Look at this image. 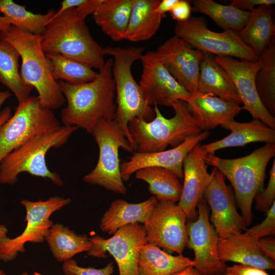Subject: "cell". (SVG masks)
Segmentation results:
<instances>
[{"mask_svg":"<svg viewBox=\"0 0 275 275\" xmlns=\"http://www.w3.org/2000/svg\"><path fill=\"white\" fill-rule=\"evenodd\" d=\"M144 48L140 46L104 48L105 56L113 58L112 73L117 94L114 120L124 132L134 151V145L128 131V123L135 118L150 121L155 117L153 108L144 98L140 85L131 72L132 65L136 61L140 60Z\"/></svg>","mask_w":275,"mask_h":275,"instance_id":"5b68a950","label":"cell"},{"mask_svg":"<svg viewBox=\"0 0 275 275\" xmlns=\"http://www.w3.org/2000/svg\"><path fill=\"white\" fill-rule=\"evenodd\" d=\"M198 92L216 96L238 105L242 104L228 74L216 63L214 56L208 53L202 52Z\"/></svg>","mask_w":275,"mask_h":275,"instance_id":"cb8c5ba5","label":"cell"},{"mask_svg":"<svg viewBox=\"0 0 275 275\" xmlns=\"http://www.w3.org/2000/svg\"><path fill=\"white\" fill-rule=\"evenodd\" d=\"M218 255L224 262H234L261 269H273L274 261L264 256L255 240L246 233L232 234L226 238H218Z\"/></svg>","mask_w":275,"mask_h":275,"instance_id":"603a6c76","label":"cell"},{"mask_svg":"<svg viewBox=\"0 0 275 275\" xmlns=\"http://www.w3.org/2000/svg\"><path fill=\"white\" fill-rule=\"evenodd\" d=\"M193 10V7L189 1L178 0L170 13L173 19L177 22H183L191 17Z\"/></svg>","mask_w":275,"mask_h":275,"instance_id":"ab89813d","label":"cell"},{"mask_svg":"<svg viewBox=\"0 0 275 275\" xmlns=\"http://www.w3.org/2000/svg\"><path fill=\"white\" fill-rule=\"evenodd\" d=\"M78 128L62 125L58 129L34 138L8 154L0 163V183L13 184L21 173L49 179L62 186L60 175L47 167L45 157L52 148H58L67 143Z\"/></svg>","mask_w":275,"mask_h":275,"instance_id":"52a82bcc","label":"cell"},{"mask_svg":"<svg viewBox=\"0 0 275 275\" xmlns=\"http://www.w3.org/2000/svg\"><path fill=\"white\" fill-rule=\"evenodd\" d=\"M0 12L8 24L21 31L40 36L56 13L50 9L45 14L32 13L11 0H0Z\"/></svg>","mask_w":275,"mask_h":275,"instance_id":"d6a6232c","label":"cell"},{"mask_svg":"<svg viewBox=\"0 0 275 275\" xmlns=\"http://www.w3.org/2000/svg\"><path fill=\"white\" fill-rule=\"evenodd\" d=\"M12 116L11 108L7 106L0 112V127L4 124Z\"/></svg>","mask_w":275,"mask_h":275,"instance_id":"7dc6e473","label":"cell"},{"mask_svg":"<svg viewBox=\"0 0 275 275\" xmlns=\"http://www.w3.org/2000/svg\"><path fill=\"white\" fill-rule=\"evenodd\" d=\"M45 240L59 262L70 260L78 253L88 252L92 247L90 238L86 235H77L61 224H53Z\"/></svg>","mask_w":275,"mask_h":275,"instance_id":"4dcf8cb0","label":"cell"},{"mask_svg":"<svg viewBox=\"0 0 275 275\" xmlns=\"http://www.w3.org/2000/svg\"><path fill=\"white\" fill-rule=\"evenodd\" d=\"M0 275H6V274L3 271L0 269Z\"/></svg>","mask_w":275,"mask_h":275,"instance_id":"db71d44e","label":"cell"},{"mask_svg":"<svg viewBox=\"0 0 275 275\" xmlns=\"http://www.w3.org/2000/svg\"><path fill=\"white\" fill-rule=\"evenodd\" d=\"M255 240L275 233V202L266 212L265 218L245 232Z\"/></svg>","mask_w":275,"mask_h":275,"instance_id":"f35d334b","label":"cell"},{"mask_svg":"<svg viewBox=\"0 0 275 275\" xmlns=\"http://www.w3.org/2000/svg\"><path fill=\"white\" fill-rule=\"evenodd\" d=\"M1 40L9 42L18 51L21 59V77L25 84L36 90L41 103L52 111L61 107L66 100L52 76L40 36L11 26L7 32H0Z\"/></svg>","mask_w":275,"mask_h":275,"instance_id":"8992f818","label":"cell"},{"mask_svg":"<svg viewBox=\"0 0 275 275\" xmlns=\"http://www.w3.org/2000/svg\"><path fill=\"white\" fill-rule=\"evenodd\" d=\"M216 63L231 78L243 106L253 119L260 120L275 129V117L263 105L257 92L256 75L261 67L259 61H239L230 57H214Z\"/></svg>","mask_w":275,"mask_h":275,"instance_id":"9a60e30c","label":"cell"},{"mask_svg":"<svg viewBox=\"0 0 275 275\" xmlns=\"http://www.w3.org/2000/svg\"><path fill=\"white\" fill-rule=\"evenodd\" d=\"M8 232L7 228L3 225H0V240L8 237L7 234Z\"/></svg>","mask_w":275,"mask_h":275,"instance_id":"816d5d0a","label":"cell"},{"mask_svg":"<svg viewBox=\"0 0 275 275\" xmlns=\"http://www.w3.org/2000/svg\"><path fill=\"white\" fill-rule=\"evenodd\" d=\"M70 202V198L59 196L44 201L22 200L20 204L26 210V226L19 236L14 238L7 237L0 240V260L7 262L15 259L18 253L25 252L24 244L28 242H44L53 225L50 215Z\"/></svg>","mask_w":275,"mask_h":275,"instance_id":"8fae6325","label":"cell"},{"mask_svg":"<svg viewBox=\"0 0 275 275\" xmlns=\"http://www.w3.org/2000/svg\"><path fill=\"white\" fill-rule=\"evenodd\" d=\"M62 126L53 111L38 96L18 102L15 113L0 127V163L10 152L31 140Z\"/></svg>","mask_w":275,"mask_h":275,"instance_id":"ba28073f","label":"cell"},{"mask_svg":"<svg viewBox=\"0 0 275 275\" xmlns=\"http://www.w3.org/2000/svg\"><path fill=\"white\" fill-rule=\"evenodd\" d=\"M49 60L52 76L57 81L77 85L95 79L98 73L79 62L58 53H45Z\"/></svg>","mask_w":275,"mask_h":275,"instance_id":"d590c367","label":"cell"},{"mask_svg":"<svg viewBox=\"0 0 275 275\" xmlns=\"http://www.w3.org/2000/svg\"><path fill=\"white\" fill-rule=\"evenodd\" d=\"M157 202L153 196L135 204L117 199L111 203L101 217L100 228L103 232L114 234L123 226L134 223L144 224Z\"/></svg>","mask_w":275,"mask_h":275,"instance_id":"d4e9b609","label":"cell"},{"mask_svg":"<svg viewBox=\"0 0 275 275\" xmlns=\"http://www.w3.org/2000/svg\"><path fill=\"white\" fill-rule=\"evenodd\" d=\"M256 208L265 213L275 202V160L269 171V180L266 188L257 193L254 198Z\"/></svg>","mask_w":275,"mask_h":275,"instance_id":"8d00e7d4","label":"cell"},{"mask_svg":"<svg viewBox=\"0 0 275 275\" xmlns=\"http://www.w3.org/2000/svg\"><path fill=\"white\" fill-rule=\"evenodd\" d=\"M261 67L255 77L259 97L266 110L275 117V39L259 56Z\"/></svg>","mask_w":275,"mask_h":275,"instance_id":"e575fe53","label":"cell"},{"mask_svg":"<svg viewBox=\"0 0 275 275\" xmlns=\"http://www.w3.org/2000/svg\"><path fill=\"white\" fill-rule=\"evenodd\" d=\"M11 93L9 91H0V109L4 103L11 97Z\"/></svg>","mask_w":275,"mask_h":275,"instance_id":"681fc988","label":"cell"},{"mask_svg":"<svg viewBox=\"0 0 275 275\" xmlns=\"http://www.w3.org/2000/svg\"><path fill=\"white\" fill-rule=\"evenodd\" d=\"M140 60L143 70L139 84L149 105L171 106L173 101H185L190 96L158 60L154 51H148Z\"/></svg>","mask_w":275,"mask_h":275,"instance_id":"e0dca14e","label":"cell"},{"mask_svg":"<svg viewBox=\"0 0 275 275\" xmlns=\"http://www.w3.org/2000/svg\"><path fill=\"white\" fill-rule=\"evenodd\" d=\"M274 155L275 143H267L250 154L236 158H222L215 154L205 155L206 164L214 167L230 182L246 226L252 223L254 197L264 189L266 168Z\"/></svg>","mask_w":275,"mask_h":275,"instance_id":"277c9868","label":"cell"},{"mask_svg":"<svg viewBox=\"0 0 275 275\" xmlns=\"http://www.w3.org/2000/svg\"><path fill=\"white\" fill-rule=\"evenodd\" d=\"M90 240L92 247L88 255L103 258L108 252L118 265L119 275H137L140 251L148 243L143 226L131 224L119 229L109 238L96 236Z\"/></svg>","mask_w":275,"mask_h":275,"instance_id":"4fadbf2b","label":"cell"},{"mask_svg":"<svg viewBox=\"0 0 275 275\" xmlns=\"http://www.w3.org/2000/svg\"><path fill=\"white\" fill-rule=\"evenodd\" d=\"M160 1L133 0L124 39L132 42L145 41L156 33L163 17L155 12Z\"/></svg>","mask_w":275,"mask_h":275,"instance_id":"83f0119b","label":"cell"},{"mask_svg":"<svg viewBox=\"0 0 275 275\" xmlns=\"http://www.w3.org/2000/svg\"><path fill=\"white\" fill-rule=\"evenodd\" d=\"M174 34L202 52L253 62L259 60V57L241 40L238 32L211 31L201 17H190L186 21L177 22Z\"/></svg>","mask_w":275,"mask_h":275,"instance_id":"30bf717a","label":"cell"},{"mask_svg":"<svg viewBox=\"0 0 275 275\" xmlns=\"http://www.w3.org/2000/svg\"><path fill=\"white\" fill-rule=\"evenodd\" d=\"M193 10L204 14L224 31L240 32L246 23L250 12L240 10L231 5H224L213 0H195Z\"/></svg>","mask_w":275,"mask_h":275,"instance_id":"836d02e7","label":"cell"},{"mask_svg":"<svg viewBox=\"0 0 275 275\" xmlns=\"http://www.w3.org/2000/svg\"><path fill=\"white\" fill-rule=\"evenodd\" d=\"M275 4L274 0H233L230 5L240 10L251 11L260 6H271Z\"/></svg>","mask_w":275,"mask_h":275,"instance_id":"b9f144b4","label":"cell"},{"mask_svg":"<svg viewBox=\"0 0 275 275\" xmlns=\"http://www.w3.org/2000/svg\"><path fill=\"white\" fill-rule=\"evenodd\" d=\"M11 26V25L7 23L4 17L0 15V32H7L9 30Z\"/></svg>","mask_w":275,"mask_h":275,"instance_id":"f907efd6","label":"cell"},{"mask_svg":"<svg viewBox=\"0 0 275 275\" xmlns=\"http://www.w3.org/2000/svg\"><path fill=\"white\" fill-rule=\"evenodd\" d=\"M91 134L99 148V157L94 169L84 177L88 183L98 185L119 194L126 193L119 157V150L134 152L124 132L114 120L101 119Z\"/></svg>","mask_w":275,"mask_h":275,"instance_id":"9c48e42d","label":"cell"},{"mask_svg":"<svg viewBox=\"0 0 275 275\" xmlns=\"http://www.w3.org/2000/svg\"><path fill=\"white\" fill-rule=\"evenodd\" d=\"M36 274V275H42V274L40 273H38V272H35Z\"/></svg>","mask_w":275,"mask_h":275,"instance_id":"11a10c76","label":"cell"},{"mask_svg":"<svg viewBox=\"0 0 275 275\" xmlns=\"http://www.w3.org/2000/svg\"><path fill=\"white\" fill-rule=\"evenodd\" d=\"M209 134V131H202L169 150L152 153L133 152L128 160L120 164L123 181H128L131 176L140 169L153 167L167 169L182 180L183 178V162L185 157L197 144L206 139Z\"/></svg>","mask_w":275,"mask_h":275,"instance_id":"d6986e66","label":"cell"},{"mask_svg":"<svg viewBox=\"0 0 275 275\" xmlns=\"http://www.w3.org/2000/svg\"><path fill=\"white\" fill-rule=\"evenodd\" d=\"M20 275H30L28 272H22ZM33 275H36L35 272H34Z\"/></svg>","mask_w":275,"mask_h":275,"instance_id":"f5cc1de1","label":"cell"},{"mask_svg":"<svg viewBox=\"0 0 275 275\" xmlns=\"http://www.w3.org/2000/svg\"><path fill=\"white\" fill-rule=\"evenodd\" d=\"M186 219L178 204L157 201L144 223L148 243L182 254L188 241Z\"/></svg>","mask_w":275,"mask_h":275,"instance_id":"7c38bea8","label":"cell"},{"mask_svg":"<svg viewBox=\"0 0 275 275\" xmlns=\"http://www.w3.org/2000/svg\"><path fill=\"white\" fill-rule=\"evenodd\" d=\"M171 275H202L194 266L188 267Z\"/></svg>","mask_w":275,"mask_h":275,"instance_id":"c3c4849f","label":"cell"},{"mask_svg":"<svg viewBox=\"0 0 275 275\" xmlns=\"http://www.w3.org/2000/svg\"><path fill=\"white\" fill-rule=\"evenodd\" d=\"M154 52L171 75L188 93L198 92L201 51L174 35L159 46Z\"/></svg>","mask_w":275,"mask_h":275,"instance_id":"2e32d148","label":"cell"},{"mask_svg":"<svg viewBox=\"0 0 275 275\" xmlns=\"http://www.w3.org/2000/svg\"><path fill=\"white\" fill-rule=\"evenodd\" d=\"M102 0H85L79 6L75 8L77 14L82 18L95 12Z\"/></svg>","mask_w":275,"mask_h":275,"instance_id":"ee69618b","label":"cell"},{"mask_svg":"<svg viewBox=\"0 0 275 275\" xmlns=\"http://www.w3.org/2000/svg\"><path fill=\"white\" fill-rule=\"evenodd\" d=\"M203 195L211 209L210 221L218 237L225 239L245 229L243 218L235 207L233 194L225 181L224 176L216 168Z\"/></svg>","mask_w":275,"mask_h":275,"instance_id":"ac0fdd59","label":"cell"},{"mask_svg":"<svg viewBox=\"0 0 275 275\" xmlns=\"http://www.w3.org/2000/svg\"><path fill=\"white\" fill-rule=\"evenodd\" d=\"M225 275H269L265 271L258 268L237 264L227 266Z\"/></svg>","mask_w":275,"mask_h":275,"instance_id":"60d3db41","label":"cell"},{"mask_svg":"<svg viewBox=\"0 0 275 275\" xmlns=\"http://www.w3.org/2000/svg\"><path fill=\"white\" fill-rule=\"evenodd\" d=\"M221 126L230 130V133L221 140L201 145L205 155L214 154L217 150L223 148L244 146L253 142L275 143V129L258 119L244 123L232 119Z\"/></svg>","mask_w":275,"mask_h":275,"instance_id":"7402d4cb","label":"cell"},{"mask_svg":"<svg viewBox=\"0 0 275 275\" xmlns=\"http://www.w3.org/2000/svg\"><path fill=\"white\" fill-rule=\"evenodd\" d=\"M40 38L45 53L60 54L98 70L105 64L104 48L94 40L75 8L53 16Z\"/></svg>","mask_w":275,"mask_h":275,"instance_id":"7a4b0ae2","label":"cell"},{"mask_svg":"<svg viewBox=\"0 0 275 275\" xmlns=\"http://www.w3.org/2000/svg\"><path fill=\"white\" fill-rule=\"evenodd\" d=\"M178 0H162L160 1L155 12L163 16L168 12H170Z\"/></svg>","mask_w":275,"mask_h":275,"instance_id":"bcb514c9","label":"cell"},{"mask_svg":"<svg viewBox=\"0 0 275 275\" xmlns=\"http://www.w3.org/2000/svg\"><path fill=\"white\" fill-rule=\"evenodd\" d=\"M184 101L202 131H208L234 119L242 109L238 104L199 92L190 94Z\"/></svg>","mask_w":275,"mask_h":275,"instance_id":"44dd1931","label":"cell"},{"mask_svg":"<svg viewBox=\"0 0 275 275\" xmlns=\"http://www.w3.org/2000/svg\"><path fill=\"white\" fill-rule=\"evenodd\" d=\"M171 106L175 112L171 118H166L158 106L154 105L155 117L152 120L135 118L130 121L128 128L135 152L164 151L169 146L176 147L202 132L189 113L185 101L176 100Z\"/></svg>","mask_w":275,"mask_h":275,"instance_id":"3957f363","label":"cell"},{"mask_svg":"<svg viewBox=\"0 0 275 275\" xmlns=\"http://www.w3.org/2000/svg\"><path fill=\"white\" fill-rule=\"evenodd\" d=\"M275 25L269 6H260L251 11L238 35L241 40L259 57L274 37Z\"/></svg>","mask_w":275,"mask_h":275,"instance_id":"f1b7e54d","label":"cell"},{"mask_svg":"<svg viewBox=\"0 0 275 275\" xmlns=\"http://www.w3.org/2000/svg\"><path fill=\"white\" fill-rule=\"evenodd\" d=\"M112 59L107 60L92 81L71 85L58 81L67 102L61 113L63 125L76 126L91 133L101 119L114 120L116 105Z\"/></svg>","mask_w":275,"mask_h":275,"instance_id":"6da1fadb","label":"cell"},{"mask_svg":"<svg viewBox=\"0 0 275 275\" xmlns=\"http://www.w3.org/2000/svg\"><path fill=\"white\" fill-rule=\"evenodd\" d=\"M133 0H102L93 14L95 23L115 41L125 39Z\"/></svg>","mask_w":275,"mask_h":275,"instance_id":"4316f807","label":"cell"},{"mask_svg":"<svg viewBox=\"0 0 275 275\" xmlns=\"http://www.w3.org/2000/svg\"><path fill=\"white\" fill-rule=\"evenodd\" d=\"M261 253L267 258L275 260V240L274 238H260L257 240Z\"/></svg>","mask_w":275,"mask_h":275,"instance_id":"7bdbcfd3","label":"cell"},{"mask_svg":"<svg viewBox=\"0 0 275 275\" xmlns=\"http://www.w3.org/2000/svg\"><path fill=\"white\" fill-rule=\"evenodd\" d=\"M194 265V261L182 254L173 256L147 243L140 251L137 275H171Z\"/></svg>","mask_w":275,"mask_h":275,"instance_id":"484cf974","label":"cell"},{"mask_svg":"<svg viewBox=\"0 0 275 275\" xmlns=\"http://www.w3.org/2000/svg\"><path fill=\"white\" fill-rule=\"evenodd\" d=\"M62 270L65 275H112L114 266L113 262H111L103 268L82 267L75 260L71 259L64 262Z\"/></svg>","mask_w":275,"mask_h":275,"instance_id":"74e56055","label":"cell"},{"mask_svg":"<svg viewBox=\"0 0 275 275\" xmlns=\"http://www.w3.org/2000/svg\"><path fill=\"white\" fill-rule=\"evenodd\" d=\"M19 58L18 51L12 44L0 40V82L14 94L18 102L29 97L33 89L21 77Z\"/></svg>","mask_w":275,"mask_h":275,"instance_id":"1f68e13d","label":"cell"},{"mask_svg":"<svg viewBox=\"0 0 275 275\" xmlns=\"http://www.w3.org/2000/svg\"><path fill=\"white\" fill-rule=\"evenodd\" d=\"M135 173L136 179L148 184L149 191L158 201L174 203L179 201L182 184L172 171L153 167L140 169Z\"/></svg>","mask_w":275,"mask_h":275,"instance_id":"f546056e","label":"cell"},{"mask_svg":"<svg viewBox=\"0 0 275 275\" xmlns=\"http://www.w3.org/2000/svg\"><path fill=\"white\" fill-rule=\"evenodd\" d=\"M197 207L198 218L186 225L187 245L195 255L194 267L202 275H225L227 266L218 257L219 237L210 223L208 205L204 197Z\"/></svg>","mask_w":275,"mask_h":275,"instance_id":"5bb4252c","label":"cell"},{"mask_svg":"<svg viewBox=\"0 0 275 275\" xmlns=\"http://www.w3.org/2000/svg\"><path fill=\"white\" fill-rule=\"evenodd\" d=\"M205 157L199 143L188 152L183 162V184L178 205L187 218L192 221L196 218L197 205L203 197L212 177L211 173L207 172Z\"/></svg>","mask_w":275,"mask_h":275,"instance_id":"ffe728a7","label":"cell"},{"mask_svg":"<svg viewBox=\"0 0 275 275\" xmlns=\"http://www.w3.org/2000/svg\"><path fill=\"white\" fill-rule=\"evenodd\" d=\"M85 0H64L61 4L58 11H56L53 16H58L64 12L72 8H75L81 5Z\"/></svg>","mask_w":275,"mask_h":275,"instance_id":"f6af8a7d","label":"cell"}]
</instances>
